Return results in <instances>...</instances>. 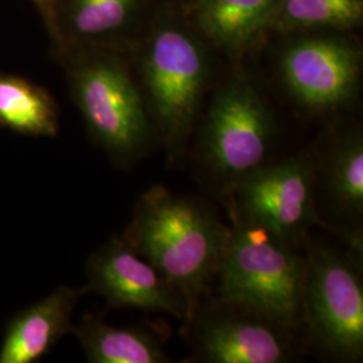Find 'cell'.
I'll return each mask as SVG.
<instances>
[{"label":"cell","mask_w":363,"mask_h":363,"mask_svg":"<svg viewBox=\"0 0 363 363\" xmlns=\"http://www.w3.org/2000/svg\"><path fill=\"white\" fill-rule=\"evenodd\" d=\"M229 233L205 202L156 184L139 196L121 235L181 294L189 325L217 277Z\"/></svg>","instance_id":"cell-1"},{"label":"cell","mask_w":363,"mask_h":363,"mask_svg":"<svg viewBox=\"0 0 363 363\" xmlns=\"http://www.w3.org/2000/svg\"><path fill=\"white\" fill-rule=\"evenodd\" d=\"M57 57L91 139L118 166L142 159L154 130L123 50L78 48Z\"/></svg>","instance_id":"cell-2"},{"label":"cell","mask_w":363,"mask_h":363,"mask_svg":"<svg viewBox=\"0 0 363 363\" xmlns=\"http://www.w3.org/2000/svg\"><path fill=\"white\" fill-rule=\"evenodd\" d=\"M210 67L203 40L177 21H162L144 42L138 61L139 86L169 162L186 154Z\"/></svg>","instance_id":"cell-3"},{"label":"cell","mask_w":363,"mask_h":363,"mask_svg":"<svg viewBox=\"0 0 363 363\" xmlns=\"http://www.w3.org/2000/svg\"><path fill=\"white\" fill-rule=\"evenodd\" d=\"M217 273L220 300L294 328L303 319L306 257L272 230L230 211Z\"/></svg>","instance_id":"cell-4"},{"label":"cell","mask_w":363,"mask_h":363,"mask_svg":"<svg viewBox=\"0 0 363 363\" xmlns=\"http://www.w3.org/2000/svg\"><path fill=\"white\" fill-rule=\"evenodd\" d=\"M273 118L256 86L241 76L216 91L203 120L198 159L223 194L264 164L272 142Z\"/></svg>","instance_id":"cell-5"},{"label":"cell","mask_w":363,"mask_h":363,"mask_svg":"<svg viewBox=\"0 0 363 363\" xmlns=\"http://www.w3.org/2000/svg\"><path fill=\"white\" fill-rule=\"evenodd\" d=\"M303 320L312 343L343 362L363 357V284L358 262L310 242L303 286Z\"/></svg>","instance_id":"cell-6"},{"label":"cell","mask_w":363,"mask_h":363,"mask_svg":"<svg viewBox=\"0 0 363 363\" xmlns=\"http://www.w3.org/2000/svg\"><path fill=\"white\" fill-rule=\"evenodd\" d=\"M362 52L342 35L291 40L279 55V76L289 97L312 115L347 109L359 91Z\"/></svg>","instance_id":"cell-7"},{"label":"cell","mask_w":363,"mask_h":363,"mask_svg":"<svg viewBox=\"0 0 363 363\" xmlns=\"http://www.w3.org/2000/svg\"><path fill=\"white\" fill-rule=\"evenodd\" d=\"M315 189L313 156L301 152L238 182L229 194L230 211L296 245L312 225L328 226L316 213Z\"/></svg>","instance_id":"cell-8"},{"label":"cell","mask_w":363,"mask_h":363,"mask_svg":"<svg viewBox=\"0 0 363 363\" xmlns=\"http://www.w3.org/2000/svg\"><path fill=\"white\" fill-rule=\"evenodd\" d=\"M189 325H194V349L208 363H283L294 358V328L257 312L218 298L199 306Z\"/></svg>","instance_id":"cell-9"},{"label":"cell","mask_w":363,"mask_h":363,"mask_svg":"<svg viewBox=\"0 0 363 363\" xmlns=\"http://www.w3.org/2000/svg\"><path fill=\"white\" fill-rule=\"evenodd\" d=\"M86 289L116 308L164 312L187 322V307L175 286L140 256L123 235H115L86 262Z\"/></svg>","instance_id":"cell-10"},{"label":"cell","mask_w":363,"mask_h":363,"mask_svg":"<svg viewBox=\"0 0 363 363\" xmlns=\"http://www.w3.org/2000/svg\"><path fill=\"white\" fill-rule=\"evenodd\" d=\"M145 0H49L43 18L55 54L78 48L124 49Z\"/></svg>","instance_id":"cell-11"},{"label":"cell","mask_w":363,"mask_h":363,"mask_svg":"<svg viewBox=\"0 0 363 363\" xmlns=\"http://www.w3.org/2000/svg\"><path fill=\"white\" fill-rule=\"evenodd\" d=\"M86 286H61L10 319L0 343V363H37L73 334V312Z\"/></svg>","instance_id":"cell-12"},{"label":"cell","mask_w":363,"mask_h":363,"mask_svg":"<svg viewBox=\"0 0 363 363\" xmlns=\"http://www.w3.org/2000/svg\"><path fill=\"white\" fill-rule=\"evenodd\" d=\"M313 163L316 184L334 211L347 220H362V130L351 128L334 135Z\"/></svg>","instance_id":"cell-13"},{"label":"cell","mask_w":363,"mask_h":363,"mask_svg":"<svg viewBox=\"0 0 363 363\" xmlns=\"http://www.w3.org/2000/svg\"><path fill=\"white\" fill-rule=\"evenodd\" d=\"M279 0H193L195 26L229 54L247 49L268 27Z\"/></svg>","instance_id":"cell-14"},{"label":"cell","mask_w":363,"mask_h":363,"mask_svg":"<svg viewBox=\"0 0 363 363\" xmlns=\"http://www.w3.org/2000/svg\"><path fill=\"white\" fill-rule=\"evenodd\" d=\"M73 335L91 363H167L159 334L142 327H115L94 313H85Z\"/></svg>","instance_id":"cell-15"},{"label":"cell","mask_w":363,"mask_h":363,"mask_svg":"<svg viewBox=\"0 0 363 363\" xmlns=\"http://www.w3.org/2000/svg\"><path fill=\"white\" fill-rule=\"evenodd\" d=\"M0 127L31 138H55L58 106L43 86L0 70Z\"/></svg>","instance_id":"cell-16"},{"label":"cell","mask_w":363,"mask_h":363,"mask_svg":"<svg viewBox=\"0 0 363 363\" xmlns=\"http://www.w3.org/2000/svg\"><path fill=\"white\" fill-rule=\"evenodd\" d=\"M363 19V0H279L267 30L281 34L349 30Z\"/></svg>","instance_id":"cell-17"},{"label":"cell","mask_w":363,"mask_h":363,"mask_svg":"<svg viewBox=\"0 0 363 363\" xmlns=\"http://www.w3.org/2000/svg\"><path fill=\"white\" fill-rule=\"evenodd\" d=\"M34 6H35V9L38 10V13H40V16H42V19L46 16V13H48V3H49V0H30Z\"/></svg>","instance_id":"cell-18"}]
</instances>
